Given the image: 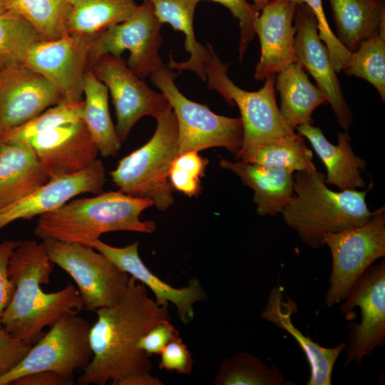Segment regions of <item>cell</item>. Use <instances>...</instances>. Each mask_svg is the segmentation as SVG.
<instances>
[{
    "label": "cell",
    "mask_w": 385,
    "mask_h": 385,
    "mask_svg": "<svg viewBox=\"0 0 385 385\" xmlns=\"http://www.w3.org/2000/svg\"><path fill=\"white\" fill-rule=\"evenodd\" d=\"M91 327L93 356L78 377L79 385H120L133 376L150 374L149 356L138 346L140 338L157 323L170 319L168 306L158 305L146 287L130 276L118 302L96 311Z\"/></svg>",
    "instance_id": "cell-1"
},
{
    "label": "cell",
    "mask_w": 385,
    "mask_h": 385,
    "mask_svg": "<svg viewBox=\"0 0 385 385\" xmlns=\"http://www.w3.org/2000/svg\"><path fill=\"white\" fill-rule=\"evenodd\" d=\"M53 270L43 242L19 241L10 257L8 274L15 285L11 302L5 309L2 327L14 337L35 344L43 330L66 313L83 309L80 293L68 284L55 292L41 287L48 284Z\"/></svg>",
    "instance_id": "cell-2"
},
{
    "label": "cell",
    "mask_w": 385,
    "mask_h": 385,
    "mask_svg": "<svg viewBox=\"0 0 385 385\" xmlns=\"http://www.w3.org/2000/svg\"><path fill=\"white\" fill-rule=\"evenodd\" d=\"M153 205L148 199L133 197L120 190L74 199L61 207L38 216L34 233L41 239H53L93 247L106 232L131 231L151 234L152 220L140 216Z\"/></svg>",
    "instance_id": "cell-3"
},
{
    "label": "cell",
    "mask_w": 385,
    "mask_h": 385,
    "mask_svg": "<svg viewBox=\"0 0 385 385\" xmlns=\"http://www.w3.org/2000/svg\"><path fill=\"white\" fill-rule=\"evenodd\" d=\"M364 191L330 190L325 175L316 170L298 171L294 192L282 212L284 223L312 248L323 245V235L359 226L371 216Z\"/></svg>",
    "instance_id": "cell-4"
},
{
    "label": "cell",
    "mask_w": 385,
    "mask_h": 385,
    "mask_svg": "<svg viewBox=\"0 0 385 385\" xmlns=\"http://www.w3.org/2000/svg\"><path fill=\"white\" fill-rule=\"evenodd\" d=\"M156 121L152 138L120 159L110 175L119 190L150 200L159 210L165 211L175 201L169 173L179 155L178 127L172 108L158 117Z\"/></svg>",
    "instance_id": "cell-5"
},
{
    "label": "cell",
    "mask_w": 385,
    "mask_h": 385,
    "mask_svg": "<svg viewBox=\"0 0 385 385\" xmlns=\"http://www.w3.org/2000/svg\"><path fill=\"white\" fill-rule=\"evenodd\" d=\"M206 48L207 88L216 91L229 106L236 105L241 114L243 140L235 158L255 146L294 133L282 118L277 104L276 76L267 77L264 86L257 91H245L229 78V64L220 60L212 45L207 43Z\"/></svg>",
    "instance_id": "cell-6"
},
{
    "label": "cell",
    "mask_w": 385,
    "mask_h": 385,
    "mask_svg": "<svg viewBox=\"0 0 385 385\" xmlns=\"http://www.w3.org/2000/svg\"><path fill=\"white\" fill-rule=\"evenodd\" d=\"M180 73L163 64L148 76L161 91L175 113L179 155L221 147L236 157L243 140L241 118L217 115L207 106L186 98L175 83Z\"/></svg>",
    "instance_id": "cell-7"
},
{
    "label": "cell",
    "mask_w": 385,
    "mask_h": 385,
    "mask_svg": "<svg viewBox=\"0 0 385 385\" xmlns=\"http://www.w3.org/2000/svg\"><path fill=\"white\" fill-rule=\"evenodd\" d=\"M322 244L330 250L332 268L325 304L343 302L351 287L376 260L385 255V208L372 212L364 224L323 235Z\"/></svg>",
    "instance_id": "cell-8"
},
{
    "label": "cell",
    "mask_w": 385,
    "mask_h": 385,
    "mask_svg": "<svg viewBox=\"0 0 385 385\" xmlns=\"http://www.w3.org/2000/svg\"><path fill=\"white\" fill-rule=\"evenodd\" d=\"M77 313H66L56 321L49 331L31 346L24 358L0 377V385L11 384L21 376L41 371H54L73 380L74 373L83 370L93 356L90 324Z\"/></svg>",
    "instance_id": "cell-9"
},
{
    "label": "cell",
    "mask_w": 385,
    "mask_h": 385,
    "mask_svg": "<svg viewBox=\"0 0 385 385\" xmlns=\"http://www.w3.org/2000/svg\"><path fill=\"white\" fill-rule=\"evenodd\" d=\"M53 265L75 281L83 309L96 312L118 302L130 275L93 247L53 239L43 240Z\"/></svg>",
    "instance_id": "cell-10"
},
{
    "label": "cell",
    "mask_w": 385,
    "mask_h": 385,
    "mask_svg": "<svg viewBox=\"0 0 385 385\" xmlns=\"http://www.w3.org/2000/svg\"><path fill=\"white\" fill-rule=\"evenodd\" d=\"M162 24L150 2L143 0L128 18L111 26L93 39L90 67L102 56L110 54L120 57L128 51L130 56L126 65L144 80L164 64L159 53L163 42Z\"/></svg>",
    "instance_id": "cell-11"
},
{
    "label": "cell",
    "mask_w": 385,
    "mask_h": 385,
    "mask_svg": "<svg viewBox=\"0 0 385 385\" xmlns=\"http://www.w3.org/2000/svg\"><path fill=\"white\" fill-rule=\"evenodd\" d=\"M90 69L111 93L117 120L115 128L121 143L141 118L150 115L156 119L171 108L163 94L132 72L121 56H102Z\"/></svg>",
    "instance_id": "cell-12"
},
{
    "label": "cell",
    "mask_w": 385,
    "mask_h": 385,
    "mask_svg": "<svg viewBox=\"0 0 385 385\" xmlns=\"http://www.w3.org/2000/svg\"><path fill=\"white\" fill-rule=\"evenodd\" d=\"M340 311L349 320L353 308L359 307L361 322L348 325L349 345L345 366L360 364L376 347L385 344V261L370 266L351 287Z\"/></svg>",
    "instance_id": "cell-13"
},
{
    "label": "cell",
    "mask_w": 385,
    "mask_h": 385,
    "mask_svg": "<svg viewBox=\"0 0 385 385\" xmlns=\"http://www.w3.org/2000/svg\"><path fill=\"white\" fill-rule=\"evenodd\" d=\"M93 39L67 35L42 41L30 51L26 65L42 74L70 102L83 101V86L90 69V48Z\"/></svg>",
    "instance_id": "cell-14"
},
{
    "label": "cell",
    "mask_w": 385,
    "mask_h": 385,
    "mask_svg": "<svg viewBox=\"0 0 385 385\" xmlns=\"http://www.w3.org/2000/svg\"><path fill=\"white\" fill-rule=\"evenodd\" d=\"M63 101L57 88L27 65L5 67L0 75L1 136Z\"/></svg>",
    "instance_id": "cell-15"
},
{
    "label": "cell",
    "mask_w": 385,
    "mask_h": 385,
    "mask_svg": "<svg viewBox=\"0 0 385 385\" xmlns=\"http://www.w3.org/2000/svg\"><path fill=\"white\" fill-rule=\"evenodd\" d=\"M294 49L297 62L314 78L331 105L339 125L347 132L353 117L345 101L327 48L320 39L316 18L305 4H297Z\"/></svg>",
    "instance_id": "cell-16"
},
{
    "label": "cell",
    "mask_w": 385,
    "mask_h": 385,
    "mask_svg": "<svg viewBox=\"0 0 385 385\" xmlns=\"http://www.w3.org/2000/svg\"><path fill=\"white\" fill-rule=\"evenodd\" d=\"M106 182V169L100 159L76 173L49 179L28 195L0 207V230L17 220L56 210L78 195L100 194Z\"/></svg>",
    "instance_id": "cell-17"
},
{
    "label": "cell",
    "mask_w": 385,
    "mask_h": 385,
    "mask_svg": "<svg viewBox=\"0 0 385 385\" xmlns=\"http://www.w3.org/2000/svg\"><path fill=\"white\" fill-rule=\"evenodd\" d=\"M49 179L76 173L92 164L99 153L83 120L66 123L26 143Z\"/></svg>",
    "instance_id": "cell-18"
},
{
    "label": "cell",
    "mask_w": 385,
    "mask_h": 385,
    "mask_svg": "<svg viewBox=\"0 0 385 385\" xmlns=\"http://www.w3.org/2000/svg\"><path fill=\"white\" fill-rule=\"evenodd\" d=\"M297 4L292 0H271L254 23L260 41V58L254 78L265 81L297 62L294 49L296 29L292 24Z\"/></svg>",
    "instance_id": "cell-19"
},
{
    "label": "cell",
    "mask_w": 385,
    "mask_h": 385,
    "mask_svg": "<svg viewBox=\"0 0 385 385\" xmlns=\"http://www.w3.org/2000/svg\"><path fill=\"white\" fill-rule=\"evenodd\" d=\"M138 245V242H135L117 247L98 240L93 247L121 270L148 287L153 292L158 305L168 306V302H171L175 306L180 321L185 324L190 323L195 317L194 304L207 298L200 281L192 278L187 286L181 288L166 283L145 266L139 256Z\"/></svg>",
    "instance_id": "cell-20"
},
{
    "label": "cell",
    "mask_w": 385,
    "mask_h": 385,
    "mask_svg": "<svg viewBox=\"0 0 385 385\" xmlns=\"http://www.w3.org/2000/svg\"><path fill=\"white\" fill-rule=\"evenodd\" d=\"M297 312L296 302L289 297L284 301L283 289L275 287L270 292L261 317L286 331L299 345L310 366V376L307 385H331L333 368L346 344L340 342L337 346L329 348L312 341L292 323V316Z\"/></svg>",
    "instance_id": "cell-21"
},
{
    "label": "cell",
    "mask_w": 385,
    "mask_h": 385,
    "mask_svg": "<svg viewBox=\"0 0 385 385\" xmlns=\"http://www.w3.org/2000/svg\"><path fill=\"white\" fill-rule=\"evenodd\" d=\"M220 165L233 172L245 185L254 191V202L259 215L276 216L282 213L294 193L292 171L240 159L230 161L222 158Z\"/></svg>",
    "instance_id": "cell-22"
},
{
    "label": "cell",
    "mask_w": 385,
    "mask_h": 385,
    "mask_svg": "<svg viewBox=\"0 0 385 385\" xmlns=\"http://www.w3.org/2000/svg\"><path fill=\"white\" fill-rule=\"evenodd\" d=\"M296 129L299 135L308 139L324 164L327 171L326 184L334 185L340 190L366 186L360 170L366 168V163L352 150L347 132H339L338 144L334 145L325 138L319 128L313 125H302Z\"/></svg>",
    "instance_id": "cell-23"
},
{
    "label": "cell",
    "mask_w": 385,
    "mask_h": 385,
    "mask_svg": "<svg viewBox=\"0 0 385 385\" xmlns=\"http://www.w3.org/2000/svg\"><path fill=\"white\" fill-rule=\"evenodd\" d=\"M48 180L29 145L0 142V207L28 195Z\"/></svg>",
    "instance_id": "cell-24"
},
{
    "label": "cell",
    "mask_w": 385,
    "mask_h": 385,
    "mask_svg": "<svg viewBox=\"0 0 385 385\" xmlns=\"http://www.w3.org/2000/svg\"><path fill=\"white\" fill-rule=\"evenodd\" d=\"M275 85L281 99L279 111L287 125L293 130L299 125H313L312 113L327 99L311 83L301 64L294 62L277 73Z\"/></svg>",
    "instance_id": "cell-25"
},
{
    "label": "cell",
    "mask_w": 385,
    "mask_h": 385,
    "mask_svg": "<svg viewBox=\"0 0 385 385\" xmlns=\"http://www.w3.org/2000/svg\"><path fill=\"white\" fill-rule=\"evenodd\" d=\"M336 36L351 53L376 31L385 19L384 0H329Z\"/></svg>",
    "instance_id": "cell-26"
},
{
    "label": "cell",
    "mask_w": 385,
    "mask_h": 385,
    "mask_svg": "<svg viewBox=\"0 0 385 385\" xmlns=\"http://www.w3.org/2000/svg\"><path fill=\"white\" fill-rule=\"evenodd\" d=\"M153 5L159 21L169 24L175 31L185 34V48L190 53L188 60L177 62L170 55L168 66L178 72L190 70L195 72L202 81H206L205 62L207 48L195 38L194 31V13L197 4L194 0H147Z\"/></svg>",
    "instance_id": "cell-27"
},
{
    "label": "cell",
    "mask_w": 385,
    "mask_h": 385,
    "mask_svg": "<svg viewBox=\"0 0 385 385\" xmlns=\"http://www.w3.org/2000/svg\"><path fill=\"white\" fill-rule=\"evenodd\" d=\"M108 93L89 69L84 79L83 121L103 157L115 156L121 146L110 115Z\"/></svg>",
    "instance_id": "cell-28"
},
{
    "label": "cell",
    "mask_w": 385,
    "mask_h": 385,
    "mask_svg": "<svg viewBox=\"0 0 385 385\" xmlns=\"http://www.w3.org/2000/svg\"><path fill=\"white\" fill-rule=\"evenodd\" d=\"M68 34L93 39L135 10V0H68Z\"/></svg>",
    "instance_id": "cell-29"
},
{
    "label": "cell",
    "mask_w": 385,
    "mask_h": 385,
    "mask_svg": "<svg viewBox=\"0 0 385 385\" xmlns=\"http://www.w3.org/2000/svg\"><path fill=\"white\" fill-rule=\"evenodd\" d=\"M312 151L303 136L294 133L255 146L239 155L250 163L282 168L292 172L316 170Z\"/></svg>",
    "instance_id": "cell-30"
},
{
    "label": "cell",
    "mask_w": 385,
    "mask_h": 385,
    "mask_svg": "<svg viewBox=\"0 0 385 385\" xmlns=\"http://www.w3.org/2000/svg\"><path fill=\"white\" fill-rule=\"evenodd\" d=\"M215 385H284L278 366H267L261 359L247 352H239L220 364Z\"/></svg>",
    "instance_id": "cell-31"
},
{
    "label": "cell",
    "mask_w": 385,
    "mask_h": 385,
    "mask_svg": "<svg viewBox=\"0 0 385 385\" xmlns=\"http://www.w3.org/2000/svg\"><path fill=\"white\" fill-rule=\"evenodd\" d=\"M43 41L22 15L9 9L0 14V60L5 67L25 64L30 51Z\"/></svg>",
    "instance_id": "cell-32"
},
{
    "label": "cell",
    "mask_w": 385,
    "mask_h": 385,
    "mask_svg": "<svg viewBox=\"0 0 385 385\" xmlns=\"http://www.w3.org/2000/svg\"><path fill=\"white\" fill-rule=\"evenodd\" d=\"M9 9L26 18L43 41L68 34V0H6Z\"/></svg>",
    "instance_id": "cell-33"
},
{
    "label": "cell",
    "mask_w": 385,
    "mask_h": 385,
    "mask_svg": "<svg viewBox=\"0 0 385 385\" xmlns=\"http://www.w3.org/2000/svg\"><path fill=\"white\" fill-rule=\"evenodd\" d=\"M347 76L361 78L371 83L385 101V39L376 31L351 53Z\"/></svg>",
    "instance_id": "cell-34"
},
{
    "label": "cell",
    "mask_w": 385,
    "mask_h": 385,
    "mask_svg": "<svg viewBox=\"0 0 385 385\" xmlns=\"http://www.w3.org/2000/svg\"><path fill=\"white\" fill-rule=\"evenodd\" d=\"M83 101H63L49 107L24 125L4 134L0 142L26 143L33 138L55 127L83 120Z\"/></svg>",
    "instance_id": "cell-35"
},
{
    "label": "cell",
    "mask_w": 385,
    "mask_h": 385,
    "mask_svg": "<svg viewBox=\"0 0 385 385\" xmlns=\"http://www.w3.org/2000/svg\"><path fill=\"white\" fill-rule=\"evenodd\" d=\"M208 160L197 151L180 154L173 161L169 173V180L174 190L188 197L198 195L201 192L200 178L205 171Z\"/></svg>",
    "instance_id": "cell-36"
},
{
    "label": "cell",
    "mask_w": 385,
    "mask_h": 385,
    "mask_svg": "<svg viewBox=\"0 0 385 385\" xmlns=\"http://www.w3.org/2000/svg\"><path fill=\"white\" fill-rule=\"evenodd\" d=\"M296 4H305L314 14L320 39L326 46L337 73L346 69L351 63V53L338 40L327 22L322 0H292Z\"/></svg>",
    "instance_id": "cell-37"
},
{
    "label": "cell",
    "mask_w": 385,
    "mask_h": 385,
    "mask_svg": "<svg viewBox=\"0 0 385 385\" xmlns=\"http://www.w3.org/2000/svg\"><path fill=\"white\" fill-rule=\"evenodd\" d=\"M197 4L206 0H194ZM219 3L228 9L239 22V56L242 61L249 43L255 38L254 23L260 11L253 4L247 0H208Z\"/></svg>",
    "instance_id": "cell-38"
},
{
    "label": "cell",
    "mask_w": 385,
    "mask_h": 385,
    "mask_svg": "<svg viewBox=\"0 0 385 385\" xmlns=\"http://www.w3.org/2000/svg\"><path fill=\"white\" fill-rule=\"evenodd\" d=\"M159 368L179 374H190L193 368L191 353L179 337L170 342L162 350Z\"/></svg>",
    "instance_id": "cell-39"
},
{
    "label": "cell",
    "mask_w": 385,
    "mask_h": 385,
    "mask_svg": "<svg viewBox=\"0 0 385 385\" xmlns=\"http://www.w3.org/2000/svg\"><path fill=\"white\" fill-rule=\"evenodd\" d=\"M32 344L12 337L0 328V377L13 369L26 355Z\"/></svg>",
    "instance_id": "cell-40"
},
{
    "label": "cell",
    "mask_w": 385,
    "mask_h": 385,
    "mask_svg": "<svg viewBox=\"0 0 385 385\" xmlns=\"http://www.w3.org/2000/svg\"><path fill=\"white\" fill-rule=\"evenodd\" d=\"M179 337L178 330L170 322V319H165L151 327L140 338L138 346L149 356L153 354H160L170 342Z\"/></svg>",
    "instance_id": "cell-41"
},
{
    "label": "cell",
    "mask_w": 385,
    "mask_h": 385,
    "mask_svg": "<svg viewBox=\"0 0 385 385\" xmlns=\"http://www.w3.org/2000/svg\"><path fill=\"white\" fill-rule=\"evenodd\" d=\"M19 241L5 240L0 243V328L2 315L12 300L15 285L8 274V265L13 250Z\"/></svg>",
    "instance_id": "cell-42"
},
{
    "label": "cell",
    "mask_w": 385,
    "mask_h": 385,
    "mask_svg": "<svg viewBox=\"0 0 385 385\" xmlns=\"http://www.w3.org/2000/svg\"><path fill=\"white\" fill-rule=\"evenodd\" d=\"M73 380L66 379L51 371H41L31 373L16 379L14 385H71Z\"/></svg>",
    "instance_id": "cell-43"
},
{
    "label": "cell",
    "mask_w": 385,
    "mask_h": 385,
    "mask_svg": "<svg viewBox=\"0 0 385 385\" xmlns=\"http://www.w3.org/2000/svg\"><path fill=\"white\" fill-rule=\"evenodd\" d=\"M163 382L150 374H139L129 377L122 381L120 385H162Z\"/></svg>",
    "instance_id": "cell-44"
},
{
    "label": "cell",
    "mask_w": 385,
    "mask_h": 385,
    "mask_svg": "<svg viewBox=\"0 0 385 385\" xmlns=\"http://www.w3.org/2000/svg\"><path fill=\"white\" fill-rule=\"evenodd\" d=\"M269 1L270 0H254L253 4L259 11H261Z\"/></svg>",
    "instance_id": "cell-45"
},
{
    "label": "cell",
    "mask_w": 385,
    "mask_h": 385,
    "mask_svg": "<svg viewBox=\"0 0 385 385\" xmlns=\"http://www.w3.org/2000/svg\"><path fill=\"white\" fill-rule=\"evenodd\" d=\"M9 9L6 0H0V14Z\"/></svg>",
    "instance_id": "cell-46"
},
{
    "label": "cell",
    "mask_w": 385,
    "mask_h": 385,
    "mask_svg": "<svg viewBox=\"0 0 385 385\" xmlns=\"http://www.w3.org/2000/svg\"><path fill=\"white\" fill-rule=\"evenodd\" d=\"M5 68L4 64L2 63V61L0 60V75L1 72L3 71L4 68Z\"/></svg>",
    "instance_id": "cell-47"
},
{
    "label": "cell",
    "mask_w": 385,
    "mask_h": 385,
    "mask_svg": "<svg viewBox=\"0 0 385 385\" xmlns=\"http://www.w3.org/2000/svg\"><path fill=\"white\" fill-rule=\"evenodd\" d=\"M1 135H0V140H1Z\"/></svg>",
    "instance_id": "cell-48"
}]
</instances>
